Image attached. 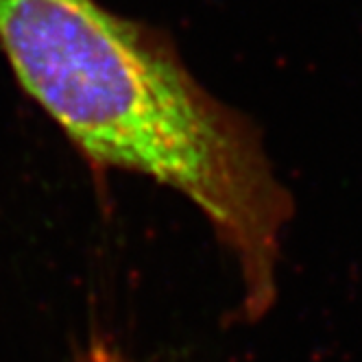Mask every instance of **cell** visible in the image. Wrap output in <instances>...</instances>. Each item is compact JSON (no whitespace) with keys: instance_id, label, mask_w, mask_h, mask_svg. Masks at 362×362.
Wrapping results in <instances>:
<instances>
[{"instance_id":"cell-1","label":"cell","mask_w":362,"mask_h":362,"mask_svg":"<svg viewBox=\"0 0 362 362\" xmlns=\"http://www.w3.org/2000/svg\"><path fill=\"white\" fill-rule=\"evenodd\" d=\"M0 55L96 184L124 173L184 197L234 257L243 315L269 313L293 192L260 127L197 79L168 31L100 0H0Z\"/></svg>"},{"instance_id":"cell-2","label":"cell","mask_w":362,"mask_h":362,"mask_svg":"<svg viewBox=\"0 0 362 362\" xmlns=\"http://www.w3.org/2000/svg\"><path fill=\"white\" fill-rule=\"evenodd\" d=\"M76 362H134V360L120 347L103 339V336H94V339L81 349Z\"/></svg>"}]
</instances>
